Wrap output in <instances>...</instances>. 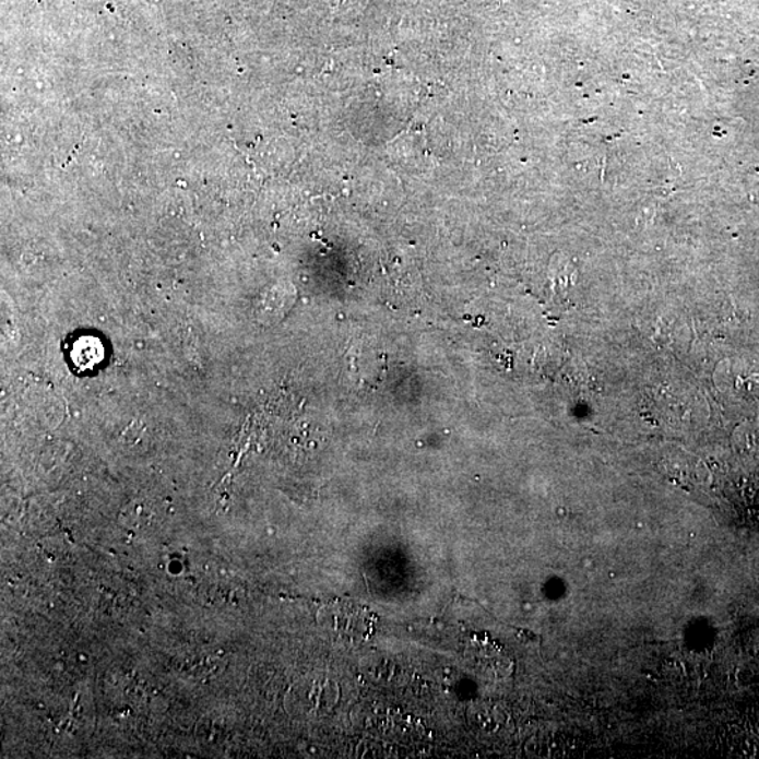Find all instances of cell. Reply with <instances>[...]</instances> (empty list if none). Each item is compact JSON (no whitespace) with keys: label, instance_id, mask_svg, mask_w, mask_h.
Instances as JSON below:
<instances>
[{"label":"cell","instance_id":"obj_1","mask_svg":"<svg viewBox=\"0 0 759 759\" xmlns=\"http://www.w3.org/2000/svg\"><path fill=\"white\" fill-rule=\"evenodd\" d=\"M324 624L331 630L332 638L355 648L373 635L376 618L365 606L344 602L325 607Z\"/></svg>","mask_w":759,"mask_h":759}]
</instances>
